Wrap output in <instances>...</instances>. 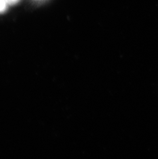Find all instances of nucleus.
I'll list each match as a JSON object with an SVG mask.
<instances>
[{
  "label": "nucleus",
  "instance_id": "f257e3e1",
  "mask_svg": "<svg viewBox=\"0 0 158 159\" xmlns=\"http://www.w3.org/2000/svg\"><path fill=\"white\" fill-rule=\"evenodd\" d=\"M9 4L7 0H0V15H3L7 11Z\"/></svg>",
  "mask_w": 158,
  "mask_h": 159
},
{
  "label": "nucleus",
  "instance_id": "f03ea898",
  "mask_svg": "<svg viewBox=\"0 0 158 159\" xmlns=\"http://www.w3.org/2000/svg\"><path fill=\"white\" fill-rule=\"evenodd\" d=\"M7 1L9 5L13 6V5L17 4L18 3H19L21 0H7Z\"/></svg>",
  "mask_w": 158,
  "mask_h": 159
},
{
  "label": "nucleus",
  "instance_id": "7ed1b4c3",
  "mask_svg": "<svg viewBox=\"0 0 158 159\" xmlns=\"http://www.w3.org/2000/svg\"><path fill=\"white\" fill-rule=\"evenodd\" d=\"M33 1H39V0H33Z\"/></svg>",
  "mask_w": 158,
  "mask_h": 159
}]
</instances>
